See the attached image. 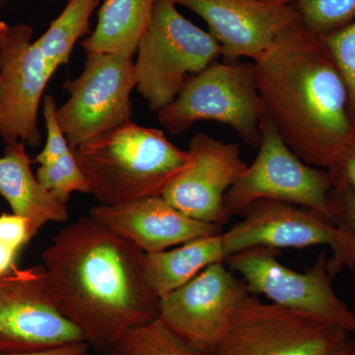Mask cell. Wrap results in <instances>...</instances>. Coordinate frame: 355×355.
<instances>
[{"label": "cell", "mask_w": 355, "mask_h": 355, "mask_svg": "<svg viewBox=\"0 0 355 355\" xmlns=\"http://www.w3.org/2000/svg\"><path fill=\"white\" fill-rule=\"evenodd\" d=\"M86 342L53 302L43 266L15 265L0 275V354H20Z\"/></svg>", "instance_id": "30bf717a"}, {"label": "cell", "mask_w": 355, "mask_h": 355, "mask_svg": "<svg viewBox=\"0 0 355 355\" xmlns=\"http://www.w3.org/2000/svg\"><path fill=\"white\" fill-rule=\"evenodd\" d=\"M36 176L44 188L64 202L76 191L91 193L90 184L72 150L53 162L40 165Z\"/></svg>", "instance_id": "cb8c5ba5"}, {"label": "cell", "mask_w": 355, "mask_h": 355, "mask_svg": "<svg viewBox=\"0 0 355 355\" xmlns=\"http://www.w3.org/2000/svg\"><path fill=\"white\" fill-rule=\"evenodd\" d=\"M266 1L272 2L275 4H291L295 2V0H266Z\"/></svg>", "instance_id": "d6a6232c"}, {"label": "cell", "mask_w": 355, "mask_h": 355, "mask_svg": "<svg viewBox=\"0 0 355 355\" xmlns=\"http://www.w3.org/2000/svg\"><path fill=\"white\" fill-rule=\"evenodd\" d=\"M157 114L159 123L171 135L187 132L197 121H216L259 148L266 113L254 62H214L189 79L176 99Z\"/></svg>", "instance_id": "5b68a950"}, {"label": "cell", "mask_w": 355, "mask_h": 355, "mask_svg": "<svg viewBox=\"0 0 355 355\" xmlns=\"http://www.w3.org/2000/svg\"><path fill=\"white\" fill-rule=\"evenodd\" d=\"M101 0H69L67 7L36 40L44 60L53 72L69 62L76 42L89 31L90 18Z\"/></svg>", "instance_id": "ffe728a7"}, {"label": "cell", "mask_w": 355, "mask_h": 355, "mask_svg": "<svg viewBox=\"0 0 355 355\" xmlns=\"http://www.w3.org/2000/svg\"><path fill=\"white\" fill-rule=\"evenodd\" d=\"M266 113L306 164L328 169L355 132L340 70L320 37L295 23L254 62Z\"/></svg>", "instance_id": "7a4b0ae2"}, {"label": "cell", "mask_w": 355, "mask_h": 355, "mask_svg": "<svg viewBox=\"0 0 355 355\" xmlns=\"http://www.w3.org/2000/svg\"><path fill=\"white\" fill-rule=\"evenodd\" d=\"M102 355H209L180 338L159 318L137 327L103 350Z\"/></svg>", "instance_id": "44dd1931"}, {"label": "cell", "mask_w": 355, "mask_h": 355, "mask_svg": "<svg viewBox=\"0 0 355 355\" xmlns=\"http://www.w3.org/2000/svg\"><path fill=\"white\" fill-rule=\"evenodd\" d=\"M221 235L228 259L258 247L277 250L330 247L335 225L331 216L323 212L279 200H261L247 210L241 221Z\"/></svg>", "instance_id": "9a60e30c"}, {"label": "cell", "mask_w": 355, "mask_h": 355, "mask_svg": "<svg viewBox=\"0 0 355 355\" xmlns=\"http://www.w3.org/2000/svg\"><path fill=\"white\" fill-rule=\"evenodd\" d=\"M9 28L10 27H9L6 22L0 21V46H1L2 42H3L4 38H6Z\"/></svg>", "instance_id": "1f68e13d"}, {"label": "cell", "mask_w": 355, "mask_h": 355, "mask_svg": "<svg viewBox=\"0 0 355 355\" xmlns=\"http://www.w3.org/2000/svg\"><path fill=\"white\" fill-rule=\"evenodd\" d=\"M80 76L65 84L69 99L58 118L71 150L98 135L132 121L137 87L132 58L121 53H86Z\"/></svg>", "instance_id": "9c48e42d"}, {"label": "cell", "mask_w": 355, "mask_h": 355, "mask_svg": "<svg viewBox=\"0 0 355 355\" xmlns=\"http://www.w3.org/2000/svg\"><path fill=\"white\" fill-rule=\"evenodd\" d=\"M25 144H8L0 157V196L6 198L14 214L29 221L33 238L48 222L67 221L69 209L67 202L44 188L33 174Z\"/></svg>", "instance_id": "e0dca14e"}, {"label": "cell", "mask_w": 355, "mask_h": 355, "mask_svg": "<svg viewBox=\"0 0 355 355\" xmlns=\"http://www.w3.org/2000/svg\"><path fill=\"white\" fill-rule=\"evenodd\" d=\"M249 293L244 280L227 266L214 263L159 298L158 318L180 338L209 354Z\"/></svg>", "instance_id": "8fae6325"}, {"label": "cell", "mask_w": 355, "mask_h": 355, "mask_svg": "<svg viewBox=\"0 0 355 355\" xmlns=\"http://www.w3.org/2000/svg\"><path fill=\"white\" fill-rule=\"evenodd\" d=\"M329 212L335 225V236L328 257L329 272L335 277L343 268L355 273V193L347 189H331Z\"/></svg>", "instance_id": "7402d4cb"}, {"label": "cell", "mask_w": 355, "mask_h": 355, "mask_svg": "<svg viewBox=\"0 0 355 355\" xmlns=\"http://www.w3.org/2000/svg\"><path fill=\"white\" fill-rule=\"evenodd\" d=\"M90 345L87 342L67 343L53 349L20 354H0V355H86Z\"/></svg>", "instance_id": "f1b7e54d"}, {"label": "cell", "mask_w": 355, "mask_h": 355, "mask_svg": "<svg viewBox=\"0 0 355 355\" xmlns=\"http://www.w3.org/2000/svg\"><path fill=\"white\" fill-rule=\"evenodd\" d=\"M72 151L90 184L91 193L104 205L162 196L191 161L189 150L173 144L162 130L132 121Z\"/></svg>", "instance_id": "3957f363"}, {"label": "cell", "mask_w": 355, "mask_h": 355, "mask_svg": "<svg viewBox=\"0 0 355 355\" xmlns=\"http://www.w3.org/2000/svg\"><path fill=\"white\" fill-rule=\"evenodd\" d=\"M327 171L330 174L333 188L347 189L355 193V132Z\"/></svg>", "instance_id": "4316f807"}, {"label": "cell", "mask_w": 355, "mask_h": 355, "mask_svg": "<svg viewBox=\"0 0 355 355\" xmlns=\"http://www.w3.org/2000/svg\"><path fill=\"white\" fill-rule=\"evenodd\" d=\"M137 88L150 111L171 104L189 79L216 62L221 46L178 10L173 0H156L153 16L137 46Z\"/></svg>", "instance_id": "277c9868"}, {"label": "cell", "mask_w": 355, "mask_h": 355, "mask_svg": "<svg viewBox=\"0 0 355 355\" xmlns=\"http://www.w3.org/2000/svg\"><path fill=\"white\" fill-rule=\"evenodd\" d=\"M303 26L318 37L355 19V0H295Z\"/></svg>", "instance_id": "603a6c76"}, {"label": "cell", "mask_w": 355, "mask_h": 355, "mask_svg": "<svg viewBox=\"0 0 355 355\" xmlns=\"http://www.w3.org/2000/svg\"><path fill=\"white\" fill-rule=\"evenodd\" d=\"M352 335L249 293L209 355H334Z\"/></svg>", "instance_id": "8992f818"}, {"label": "cell", "mask_w": 355, "mask_h": 355, "mask_svg": "<svg viewBox=\"0 0 355 355\" xmlns=\"http://www.w3.org/2000/svg\"><path fill=\"white\" fill-rule=\"evenodd\" d=\"M156 0H105L94 32L81 46L86 53L137 55L142 35L146 31Z\"/></svg>", "instance_id": "d6986e66"}, {"label": "cell", "mask_w": 355, "mask_h": 355, "mask_svg": "<svg viewBox=\"0 0 355 355\" xmlns=\"http://www.w3.org/2000/svg\"><path fill=\"white\" fill-rule=\"evenodd\" d=\"M334 355H355V338L350 335L343 347Z\"/></svg>", "instance_id": "4dcf8cb0"}, {"label": "cell", "mask_w": 355, "mask_h": 355, "mask_svg": "<svg viewBox=\"0 0 355 355\" xmlns=\"http://www.w3.org/2000/svg\"><path fill=\"white\" fill-rule=\"evenodd\" d=\"M320 38L330 51L345 81L350 119L355 127V19Z\"/></svg>", "instance_id": "d4e9b609"}, {"label": "cell", "mask_w": 355, "mask_h": 355, "mask_svg": "<svg viewBox=\"0 0 355 355\" xmlns=\"http://www.w3.org/2000/svg\"><path fill=\"white\" fill-rule=\"evenodd\" d=\"M44 118L46 128V141L43 150L37 155L36 162L48 164L71 151L58 118V108L53 96L44 98Z\"/></svg>", "instance_id": "484cf974"}, {"label": "cell", "mask_w": 355, "mask_h": 355, "mask_svg": "<svg viewBox=\"0 0 355 355\" xmlns=\"http://www.w3.org/2000/svg\"><path fill=\"white\" fill-rule=\"evenodd\" d=\"M207 22L226 62H256L279 35L301 21L295 4L266 0H173Z\"/></svg>", "instance_id": "5bb4252c"}, {"label": "cell", "mask_w": 355, "mask_h": 355, "mask_svg": "<svg viewBox=\"0 0 355 355\" xmlns=\"http://www.w3.org/2000/svg\"><path fill=\"white\" fill-rule=\"evenodd\" d=\"M17 253L16 250L0 242V275L9 272L15 265L14 260H15Z\"/></svg>", "instance_id": "f546056e"}, {"label": "cell", "mask_w": 355, "mask_h": 355, "mask_svg": "<svg viewBox=\"0 0 355 355\" xmlns=\"http://www.w3.org/2000/svg\"><path fill=\"white\" fill-rule=\"evenodd\" d=\"M32 239L29 221L17 214H2L0 216V242L19 251Z\"/></svg>", "instance_id": "83f0119b"}, {"label": "cell", "mask_w": 355, "mask_h": 355, "mask_svg": "<svg viewBox=\"0 0 355 355\" xmlns=\"http://www.w3.org/2000/svg\"><path fill=\"white\" fill-rule=\"evenodd\" d=\"M331 189L327 169L303 162L266 114L257 157L229 189L224 203L231 216H244L261 200L291 203L330 216L328 198Z\"/></svg>", "instance_id": "ba28073f"}, {"label": "cell", "mask_w": 355, "mask_h": 355, "mask_svg": "<svg viewBox=\"0 0 355 355\" xmlns=\"http://www.w3.org/2000/svg\"><path fill=\"white\" fill-rule=\"evenodd\" d=\"M67 1H69V0H67Z\"/></svg>", "instance_id": "836d02e7"}, {"label": "cell", "mask_w": 355, "mask_h": 355, "mask_svg": "<svg viewBox=\"0 0 355 355\" xmlns=\"http://www.w3.org/2000/svg\"><path fill=\"white\" fill-rule=\"evenodd\" d=\"M144 254L90 216L64 226L42 253L53 302L98 352L158 317Z\"/></svg>", "instance_id": "6da1fadb"}, {"label": "cell", "mask_w": 355, "mask_h": 355, "mask_svg": "<svg viewBox=\"0 0 355 355\" xmlns=\"http://www.w3.org/2000/svg\"><path fill=\"white\" fill-rule=\"evenodd\" d=\"M30 26L9 28L0 46V137L7 146H38L40 103L55 72L44 60Z\"/></svg>", "instance_id": "7c38bea8"}, {"label": "cell", "mask_w": 355, "mask_h": 355, "mask_svg": "<svg viewBox=\"0 0 355 355\" xmlns=\"http://www.w3.org/2000/svg\"><path fill=\"white\" fill-rule=\"evenodd\" d=\"M89 216L144 253L165 251L222 232V226L191 218L162 196L116 205L99 203L90 209Z\"/></svg>", "instance_id": "2e32d148"}, {"label": "cell", "mask_w": 355, "mask_h": 355, "mask_svg": "<svg viewBox=\"0 0 355 355\" xmlns=\"http://www.w3.org/2000/svg\"><path fill=\"white\" fill-rule=\"evenodd\" d=\"M221 233L184 243L170 251L146 253L144 275L153 293L162 297L190 282L207 266L224 263L227 254Z\"/></svg>", "instance_id": "ac0fdd59"}, {"label": "cell", "mask_w": 355, "mask_h": 355, "mask_svg": "<svg viewBox=\"0 0 355 355\" xmlns=\"http://www.w3.org/2000/svg\"><path fill=\"white\" fill-rule=\"evenodd\" d=\"M188 150L190 165L172 180L162 197L191 218L224 225L231 217L224 198L248 166L239 146L200 132L191 139Z\"/></svg>", "instance_id": "4fadbf2b"}, {"label": "cell", "mask_w": 355, "mask_h": 355, "mask_svg": "<svg viewBox=\"0 0 355 355\" xmlns=\"http://www.w3.org/2000/svg\"><path fill=\"white\" fill-rule=\"evenodd\" d=\"M279 256L280 250L258 247L232 254L226 263L253 295L260 294L272 304L355 333V313L336 295L329 272L328 254L322 252L303 272L282 265Z\"/></svg>", "instance_id": "52a82bcc"}]
</instances>
